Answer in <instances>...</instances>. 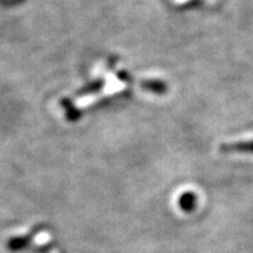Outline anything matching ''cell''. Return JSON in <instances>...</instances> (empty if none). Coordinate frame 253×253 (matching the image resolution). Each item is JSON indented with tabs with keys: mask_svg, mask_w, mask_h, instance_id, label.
Segmentation results:
<instances>
[{
	"mask_svg": "<svg viewBox=\"0 0 253 253\" xmlns=\"http://www.w3.org/2000/svg\"><path fill=\"white\" fill-rule=\"evenodd\" d=\"M220 150L222 153H251L253 154V140L240 141V142L223 143Z\"/></svg>",
	"mask_w": 253,
	"mask_h": 253,
	"instance_id": "1",
	"label": "cell"
},
{
	"mask_svg": "<svg viewBox=\"0 0 253 253\" xmlns=\"http://www.w3.org/2000/svg\"><path fill=\"white\" fill-rule=\"evenodd\" d=\"M180 203L181 210H183L185 212H191V211L195 210L197 207V195L191 191H187V193H183L180 197Z\"/></svg>",
	"mask_w": 253,
	"mask_h": 253,
	"instance_id": "2",
	"label": "cell"
},
{
	"mask_svg": "<svg viewBox=\"0 0 253 253\" xmlns=\"http://www.w3.org/2000/svg\"><path fill=\"white\" fill-rule=\"evenodd\" d=\"M141 85H142V88L149 89L153 93L163 94L166 93L167 90V85L163 82H160V80H142Z\"/></svg>",
	"mask_w": 253,
	"mask_h": 253,
	"instance_id": "3",
	"label": "cell"
},
{
	"mask_svg": "<svg viewBox=\"0 0 253 253\" xmlns=\"http://www.w3.org/2000/svg\"><path fill=\"white\" fill-rule=\"evenodd\" d=\"M40 230V229H38ZM37 230V231H38ZM37 231H34L33 234H30V235H26V237H18V238H14V239H10L9 242H8V250L9 251H20L22 250V248H25V247L29 244V242L31 240V238H33V235Z\"/></svg>",
	"mask_w": 253,
	"mask_h": 253,
	"instance_id": "4",
	"label": "cell"
},
{
	"mask_svg": "<svg viewBox=\"0 0 253 253\" xmlns=\"http://www.w3.org/2000/svg\"><path fill=\"white\" fill-rule=\"evenodd\" d=\"M103 87V80H97V82H93L92 84L87 85V87H84L83 89H80L79 96H84V94H92L94 92H98L101 88Z\"/></svg>",
	"mask_w": 253,
	"mask_h": 253,
	"instance_id": "5",
	"label": "cell"
},
{
	"mask_svg": "<svg viewBox=\"0 0 253 253\" xmlns=\"http://www.w3.org/2000/svg\"><path fill=\"white\" fill-rule=\"evenodd\" d=\"M62 105L65 107H66L67 117H69V119H73L74 120V119H78V118H79V111L74 109L70 101H69V100H63L62 101Z\"/></svg>",
	"mask_w": 253,
	"mask_h": 253,
	"instance_id": "6",
	"label": "cell"
}]
</instances>
